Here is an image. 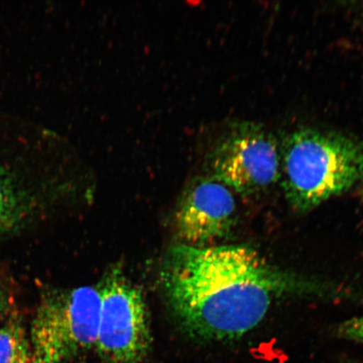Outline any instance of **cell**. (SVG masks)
<instances>
[{"label": "cell", "mask_w": 363, "mask_h": 363, "mask_svg": "<svg viewBox=\"0 0 363 363\" xmlns=\"http://www.w3.org/2000/svg\"><path fill=\"white\" fill-rule=\"evenodd\" d=\"M29 212L26 194L15 177L0 165V235L21 223Z\"/></svg>", "instance_id": "cell-7"}, {"label": "cell", "mask_w": 363, "mask_h": 363, "mask_svg": "<svg viewBox=\"0 0 363 363\" xmlns=\"http://www.w3.org/2000/svg\"><path fill=\"white\" fill-rule=\"evenodd\" d=\"M280 157L286 198L299 211L347 191L363 178V143L335 131L294 130L284 139Z\"/></svg>", "instance_id": "cell-2"}, {"label": "cell", "mask_w": 363, "mask_h": 363, "mask_svg": "<svg viewBox=\"0 0 363 363\" xmlns=\"http://www.w3.org/2000/svg\"><path fill=\"white\" fill-rule=\"evenodd\" d=\"M0 363H33L30 339L19 316L12 315L0 325Z\"/></svg>", "instance_id": "cell-8"}, {"label": "cell", "mask_w": 363, "mask_h": 363, "mask_svg": "<svg viewBox=\"0 0 363 363\" xmlns=\"http://www.w3.org/2000/svg\"><path fill=\"white\" fill-rule=\"evenodd\" d=\"M99 287L62 290L43 299L30 330L33 363H63L95 347L101 318Z\"/></svg>", "instance_id": "cell-3"}, {"label": "cell", "mask_w": 363, "mask_h": 363, "mask_svg": "<svg viewBox=\"0 0 363 363\" xmlns=\"http://www.w3.org/2000/svg\"><path fill=\"white\" fill-rule=\"evenodd\" d=\"M162 283L182 328L206 342L242 337L264 319L276 298L311 289L245 245L180 244L163 263Z\"/></svg>", "instance_id": "cell-1"}, {"label": "cell", "mask_w": 363, "mask_h": 363, "mask_svg": "<svg viewBox=\"0 0 363 363\" xmlns=\"http://www.w3.org/2000/svg\"><path fill=\"white\" fill-rule=\"evenodd\" d=\"M338 334L345 339L363 344V316L343 322L339 326Z\"/></svg>", "instance_id": "cell-9"}, {"label": "cell", "mask_w": 363, "mask_h": 363, "mask_svg": "<svg viewBox=\"0 0 363 363\" xmlns=\"http://www.w3.org/2000/svg\"><path fill=\"white\" fill-rule=\"evenodd\" d=\"M362 199H363V189H362Z\"/></svg>", "instance_id": "cell-11"}, {"label": "cell", "mask_w": 363, "mask_h": 363, "mask_svg": "<svg viewBox=\"0 0 363 363\" xmlns=\"http://www.w3.org/2000/svg\"><path fill=\"white\" fill-rule=\"evenodd\" d=\"M235 211L233 195L224 184L216 179L194 182L177 210V235L186 246L206 247L228 233Z\"/></svg>", "instance_id": "cell-6"}, {"label": "cell", "mask_w": 363, "mask_h": 363, "mask_svg": "<svg viewBox=\"0 0 363 363\" xmlns=\"http://www.w3.org/2000/svg\"><path fill=\"white\" fill-rule=\"evenodd\" d=\"M101 318L95 347L108 363H140L152 344L146 302L120 271H113L99 287Z\"/></svg>", "instance_id": "cell-5"}, {"label": "cell", "mask_w": 363, "mask_h": 363, "mask_svg": "<svg viewBox=\"0 0 363 363\" xmlns=\"http://www.w3.org/2000/svg\"><path fill=\"white\" fill-rule=\"evenodd\" d=\"M208 162L215 179L246 195L269 189L281 177L274 136L250 121L231 126L208 154Z\"/></svg>", "instance_id": "cell-4"}, {"label": "cell", "mask_w": 363, "mask_h": 363, "mask_svg": "<svg viewBox=\"0 0 363 363\" xmlns=\"http://www.w3.org/2000/svg\"><path fill=\"white\" fill-rule=\"evenodd\" d=\"M6 299H4V296L2 292V290L0 289V325L4 323V321L6 319Z\"/></svg>", "instance_id": "cell-10"}]
</instances>
